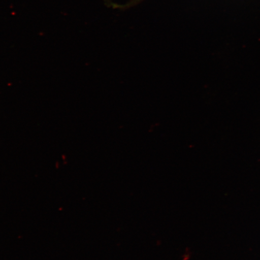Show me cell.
<instances>
[{"label": "cell", "instance_id": "6da1fadb", "mask_svg": "<svg viewBox=\"0 0 260 260\" xmlns=\"http://www.w3.org/2000/svg\"><path fill=\"white\" fill-rule=\"evenodd\" d=\"M141 1H142V0H135V1L133 2L132 3H130V4H129V5H134V4H135V3L136 2H141Z\"/></svg>", "mask_w": 260, "mask_h": 260}]
</instances>
